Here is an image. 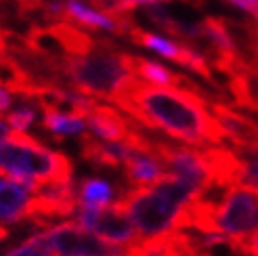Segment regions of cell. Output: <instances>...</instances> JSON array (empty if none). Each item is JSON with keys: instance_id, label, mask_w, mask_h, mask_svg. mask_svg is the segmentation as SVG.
Returning <instances> with one entry per match:
<instances>
[{"instance_id": "5", "label": "cell", "mask_w": 258, "mask_h": 256, "mask_svg": "<svg viewBox=\"0 0 258 256\" xmlns=\"http://www.w3.org/2000/svg\"><path fill=\"white\" fill-rule=\"evenodd\" d=\"M212 229L243 244L258 231V194L248 187H227L212 210Z\"/></svg>"}, {"instance_id": "2", "label": "cell", "mask_w": 258, "mask_h": 256, "mask_svg": "<svg viewBox=\"0 0 258 256\" xmlns=\"http://www.w3.org/2000/svg\"><path fill=\"white\" fill-rule=\"evenodd\" d=\"M198 196L193 185L166 174L151 187L124 191L118 204L131 219L139 241H149L180 231L185 212Z\"/></svg>"}, {"instance_id": "22", "label": "cell", "mask_w": 258, "mask_h": 256, "mask_svg": "<svg viewBox=\"0 0 258 256\" xmlns=\"http://www.w3.org/2000/svg\"><path fill=\"white\" fill-rule=\"evenodd\" d=\"M160 3H166V0H128V5H131L133 9L139 7V5H149V7H156Z\"/></svg>"}, {"instance_id": "6", "label": "cell", "mask_w": 258, "mask_h": 256, "mask_svg": "<svg viewBox=\"0 0 258 256\" xmlns=\"http://www.w3.org/2000/svg\"><path fill=\"white\" fill-rule=\"evenodd\" d=\"M74 216L80 227H84L90 233H95L103 241H107L109 246L128 250L139 241L131 219L126 216V212L122 210L118 202L107 208H80L78 206Z\"/></svg>"}, {"instance_id": "18", "label": "cell", "mask_w": 258, "mask_h": 256, "mask_svg": "<svg viewBox=\"0 0 258 256\" xmlns=\"http://www.w3.org/2000/svg\"><path fill=\"white\" fill-rule=\"evenodd\" d=\"M34 122H36V109L32 105H21L17 109H11L5 116V124L9 126L11 133L25 135V131H28Z\"/></svg>"}, {"instance_id": "23", "label": "cell", "mask_w": 258, "mask_h": 256, "mask_svg": "<svg viewBox=\"0 0 258 256\" xmlns=\"http://www.w3.org/2000/svg\"><path fill=\"white\" fill-rule=\"evenodd\" d=\"M11 131H9V126L5 124V120H0V143H5V141L9 139Z\"/></svg>"}, {"instance_id": "12", "label": "cell", "mask_w": 258, "mask_h": 256, "mask_svg": "<svg viewBox=\"0 0 258 256\" xmlns=\"http://www.w3.org/2000/svg\"><path fill=\"white\" fill-rule=\"evenodd\" d=\"M66 17H70L72 21H78L82 25H88V28H95V30H107V32H122L128 34V30L133 28L128 19H115L109 17L105 13L90 9L78 0H70L66 3Z\"/></svg>"}, {"instance_id": "19", "label": "cell", "mask_w": 258, "mask_h": 256, "mask_svg": "<svg viewBox=\"0 0 258 256\" xmlns=\"http://www.w3.org/2000/svg\"><path fill=\"white\" fill-rule=\"evenodd\" d=\"M231 5H235L237 9L250 13V15L258 21V0H229Z\"/></svg>"}, {"instance_id": "17", "label": "cell", "mask_w": 258, "mask_h": 256, "mask_svg": "<svg viewBox=\"0 0 258 256\" xmlns=\"http://www.w3.org/2000/svg\"><path fill=\"white\" fill-rule=\"evenodd\" d=\"M0 256H53V252H50V244H48L46 229L32 233L30 237H25L23 241H19L17 246L5 250Z\"/></svg>"}, {"instance_id": "8", "label": "cell", "mask_w": 258, "mask_h": 256, "mask_svg": "<svg viewBox=\"0 0 258 256\" xmlns=\"http://www.w3.org/2000/svg\"><path fill=\"white\" fill-rule=\"evenodd\" d=\"M128 36L141 46H145L153 53H158L166 59H170L178 66H183L191 72H198L204 78H212V70H210V63L206 59L200 50L185 46V44H178L170 38H164L160 34H153V32H145V30H139V28H131L128 30Z\"/></svg>"}, {"instance_id": "3", "label": "cell", "mask_w": 258, "mask_h": 256, "mask_svg": "<svg viewBox=\"0 0 258 256\" xmlns=\"http://www.w3.org/2000/svg\"><path fill=\"white\" fill-rule=\"evenodd\" d=\"M63 70L76 93L95 101L107 99L115 103L137 82L133 55L103 46H93L82 55L63 59Z\"/></svg>"}, {"instance_id": "1", "label": "cell", "mask_w": 258, "mask_h": 256, "mask_svg": "<svg viewBox=\"0 0 258 256\" xmlns=\"http://www.w3.org/2000/svg\"><path fill=\"white\" fill-rule=\"evenodd\" d=\"M133 120L196 147L221 145L225 137L200 88L151 86L137 80L115 101Z\"/></svg>"}, {"instance_id": "9", "label": "cell", "mask_w": 258, "mask_h": 256, "mask_svg": "<svg viewBox=\"0 0 258 256\" xmlns=\"http://www.w3.org/2000/svg\"><path fill=\"white\" fill-rule=\"evenodd\" d=\"M86 131H90V137L103 143H124L135 133V126L131 120L124 118L118 109L95 103L84 113Z\"/></svg>"}, {"instance_id": "11", "label": "cell", "mask_w": 258, "mask_h": 256, "mask_svg": "<svg viewBox=\"0 0 258 256\" xmlns=\"http://www.w3.org/2000/svg\"><path fill=\"white\" fill-rule=\"evenodd\" d=\"M122 170H124V176L128 185H131V189L151 187L168 174L162 160L151 149V139H149V147H141L131 153V158L124 162Z\"/></svg>"}, {"instance_id": "14", "label": "cell", "mask_w": 258, "mask_h": 256, "mask_svg": "<svg viewBox=\"0 0 258 256\" xmlns=\"http://www.w3.org/2000/svg\"><path fill=\"white\" fill-rule=\"evenodd\" d=\"M115 202V189L105 178H84L78 185L80 208H107Z\"/></svg>"}, {"instance_id": "4", "label": "cell", "mask_w": 258, "mask_h": 256, "mask_svg": "<svg viewBox=\"0 0 258 256\" xmlns=\"http://www.w3.org/2000/svg\"><path fill=\"white\" fill-rule=\"evenodd\" d=\"M0 170L5 176L32 187L74 178V166L66 153L48 149L21 133H11L5 143H0Z\"/></svg>"}, {"instance_id": "16", "label": "cell", "mask_w": 258, "mask_h": 256, "mask_svg": "<svg viewBox=\"0 0 258 256\" xmlns=\"http://www.w3.org/2000/svg\"><path fill=\"white\" fill-rule=\"evenodd\" d=\"M239 158V176L237 185L248 187L258 194V143L248 147H235Z\"/></svg>"}, {"instance_id": "24", "label": "cell", "mask_w": 258, "mask_h": 256, "mask_svg": "<svg viewBox=\"0 0 258 256\" xmlns=\"http://www.w3.org/2000/svg\"><path fill=\"white\" fill-rule=\"evenodd\" d=\"M113 256H133L131 252H128V250H122V252H118V254H113Z\"/></svg>"}, {"instance_id": "21", "label": "cell", "mask_w": 258, "mask_h": 256, "mask_svg": "<svg viewBox=\"0 0 258 256\" xmlns=\"http://www.w3.org/2000/svg\"><path fill=\"white\" fill-rule=\"evenodd\" d=\"M241 248H243V252H246L248 256H258V231L252 233L246 241H243Z\"/></svg>"}, {"instance_id": "10", "label": "cell", "mask_w": 258, "mask_h": 256, "mask_svg": "<svg viewBox=\"0 0 258 256\" xmlns=\"http://www.w3.org/2000/svg\"><path fill=\"white\" fill-rule=\"evenodd\" d=\"M36 187L0 174V225L9 227L21 221H30Z\"/></svg>"}, {"instance_id": "15", "label": "cell", "mask_w": 258, "mask_h": 256, "mask_svg": "<svg viewBox=\"0 0 258 256\" xmlns=\"http://www.w3.org/2000/svg\"><path fill=\"white\" fill-rule=\"evenodd\" d=\"M133 70H135L137 80L151 84V86H178L180 78H183V76L170 72L168 68H164L158 61H151L145 57H135V55H133Z\"/></svg>"}, {"instance_id": "20", "label": "cell", "mask_w": 258, "mask_h": 256, "mask_svg": "<svg viewBox=\"0 0 258 256\" xmlns=\"http://www.w3.org/2000/svg\"><path fill=\"white\" fill-rule=\"evenodd\" d=\"M13 105V93L5 84H0V116H5L7 111H11Z\"/></svg>"}, {"instance_id": "13", "label": "cell", "mask_w": 258, "mask_h": 256, "mask_svg": "<svg viewBox=\"0 0 258 256\" xmlns=\"http://www.w3.org/2000/svg\"><path fill=\"white\" fill-rule=\"evenodd\" d=\"M42 126L55 137H82L86 133L84 116L48 105H42Z\"/></svg>"}, {"instance_id": "7", "label": "cell", "mask_w": 258, "mask_h": 256, "mask_svg": "<svg viewBox=\"0 0 258 256\" xmlns=\"http://www.w3.org/2000/svg\"><path fill=\"white\" fill-rule=\"evenodd\" d=\"M46 235L53 256H113L122 252L95 233L86 231L76 221H61L50 225L46 227Z\"/></svg>"}]
</instances>
